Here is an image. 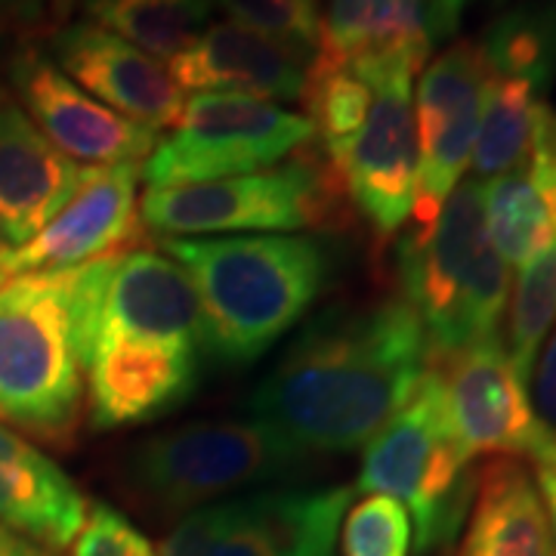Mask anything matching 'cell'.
Segmentation results:
<instances>
[{
    "label": "cell",
    "mask_w": 556,
    "mask_h": 556,
    "mask_svg": "<svg viewBox=\"0 0 556 556\" xmlns=\"http://www.w3.org/2000/svg\"><path fill=\"white\" fill-rule=\"evenodd\" d=\"M427 371V338L405 300L338 306L288 343L254 387L248 412L303 455H353Z\"/></svg>",
    "instance_id": "obj_1"
},
{
    "label": "cell",
    "mask_w": 556,
    "mask_h": 556,
    "mask_svg": "<svg viewBox=\"0 0 556 556\" xmlns=\"http://www.w3.org/2000/svg\"><path fill=\"white\" fill-rule=\"evenodd\" d=\"M199 294L204 353L254 365L316 306L328 281V248L313 236L161 239Z\"/></svg>",
    "instance_id": "obj_2"
},
{
    "label": "cell",
    "mask_w": 556,
    "mask_h": 556,
    "mask_svg": "<svg viewBox=\"0 0 556 556\" xmlns=\"http://www.w3.org/2000/svg\"><path fill=\"white\" fill-rule=\"evenodd\" d=\"M402 300L420 318L430 368H442L482 340L504 338L510 269L485 236L482 182L464 179L430 229L399 248Z\"/></svg>",
    "instance_id": "obj_3"
},
{
    "label": "cell",
    "mask_w": 556,
    "mask_h": 556,
    "mask_svg": "<svg viewBox=\"0 0 556 556\" xmlns=\"http://www.w3.org/2000/svg\"><path fill=\"white\" fill-rule=\"evenodd\" d=\"M316 467V457L266 430L260 420H189L164 427L124 448L115 482L146 517L177 522L186 514L278 485Z\"/></svg>",
    "instance_id": "obj_4"
},
{
    "label": "cell",
    "mask_w": 556,
    "mask_h": 556,
    "mask_svg": "<svg viewBox=\"0 0 556 556\" xmlns=\"http://www.w3.org/2000/svg\"><path fill=\"white\" fill-rule=\"evenodd\" d=\"M84 368L60 273L0 285V424L68 452L84 424Z\"/></svg>",
    "instance_id": "obj_5"
},
{
    "label": "cell",
    "mask_w": 556,
    "mask_h": 556,
    "mask_svg": "<svg viewBox=\"0 0 556 556\" xmlns=\"http://www.w3.org/2000/svg\"><path fill=\"white\" fill-rule=\"evenodd\" d=\"M452 424L445 383L430 368L412 399L362 448L353 492L399 501L412 517L417 554L452 544L467 519L477 477Z\"/></svg>",
    "instance_id": "obj_6"
},
{
    "label": "cell",
    "mask_w": 556,
    "mask_h": 556,
    "mask_svg": "<svg viewBox=\"0 0 556 556\" xmlns=\"http://www.w3.org/2000/svg\"><path fill=\"white\" fill-rule=\"evenodd\" d=\"M350 204L334 170L313 146L278 167L248 177L149 186L139 199L146 236L159 239H223L285 236L318 229Z\"/></svg>",
    "instance_id": "obj_7"
},
{
    "label": "cell",
    "mask_w": 556,
    "mask_h": 556,
    "mask_svg": "<svg viewBox=\"0 0 556 556\" xmlns=\"http://www.w3.org/2000/svg\"><path fill=\"white\" fill-rule=\"evenodd\" d=\"M60 276L80 362L109 338H152L204 350L199 294L161 248H130Z\"/></svg>",
    "instance_id": "obj_8"
},
{
    "label": "cell",
    "mask_w": 556,
    "mask_h": 556,
    "mask_svg": "<svg viewBox=\"0 0 556 556\" xmlns=\"http://www.w3.org/2000/svg\"><path fill=\"white\" fill-rule=\"evenodd\" d=\"M313 142L306 115L241 93H192L174 130L142 161V182L177 186L248 177L294 159Z\"/></svg>",
    "instance_id": "obj_9"
},
{
    "label": "cell",
    "mask_w": 556,
    "mask_h": 556,
    "mask_svg": "<svg viewBox=\"0 0 556 556\" xmlns=\"http://www.w3.org/2000/svg\"><path fill=\"white\" fill-rule=\"evenodd\" d=\"M353 485H269L174 522L159 556H334Z\"/></svg>",
    "instance_id": "obj_10"
},
{
    "label": "cell",
    "mask_w": 556,
    "mask_h": 556,
    "mask_svg": "<svg viewBox=\"0 0 556 556\" xmlns=\"http://www.w3.org/2000/svg\"><path fill=\"white\" fill-rule=\"evenodd\" d=\"M371 87L368 115L340 152L334 177L350 207L371 229L378 244L393 241L412 219L417 192V124L412 62H368L350 65Z\"/></svg>",
    "instance_id": "obj_11"
},
{
    "label": "cell",
    "mask_w": 556,
    "mask_h": 556,
    "mask_svg": "<svg viewBox=\"0 0 556 556\" xmlns=\"http://www.w3.org/2000/svg\"><path fill=\"white\" fill-rule=\"evenodd\" d=\"M485 84L489 65L477 40H457L420 72L415 97V229H430L442 204L464 182L473 159Z\"/></svg>",
    "instance_id": "obj_12"
},
{
    "label": "cell",
    "mask_w": 556,
    "mask_h": 556,
    "mask_svg": "<svg viewBox=\"0 0 556 556\" xmlns=\"http://www.w3.org/2000/svg\"><path fill=\"white\" fill-rule=\"evenodd\" d=\"M7 75L20 100L16 105L65 159L90 167L142 164L159 142L155 130L124 118L80 90L53 62L40 38L16 40Z\"/></svg>",
    "instance_id": "obj_13"
},
{
    "label": "cell",
    "mask_w": 556,
    "mask_h": 556,
    "mask_svg": "<svg viewBox=\"0 0 556 556\" xmlns=\"http://www.w3.org/2000/svg\"><path fill=\"white\" fill-rule=\"evenodd\" d=\"M464 452L519 457L535 470H556V437L535 417L529 387L514 371L504 338L482 340L437 368Z\"/></svg>",
    "instance_id": "obj_14"
},
{
    "label": "cell",
    "mask_w": 556,
    "mask_h": 556,
    "mask_svg": "<svg viewBox=\"0 0 556 556\" xmlns=\"http://www.w3.org/2000/svg\"><path fill=\"white\" fill-rule=\"evenodd\" d=\"M204 350L152 338L100 340L84 362L87 424L124 430L177 412L195 393Z\"/></svg>",
    "instance_id": "obj_15"
},
{
    "label": "cell",
    "mask_w": 556,
    "mask_h": 556,
    "mask_svg": "<svg viewBox=\"0 0 556 556\" xmlns=\"http://www.w3.org/2000/svg\"><path fill=\"white\" fill-rule=\"evenodd\" d=\"M142 164L87 167V174L56 217L13 251L10 278L65 273L100 257L139 248L146 239L139 219Z\"/></svg>",
    "instance_id": "obj_16"
},
{
    "label": "cell",
    "mask_w": 556,
    "mask_h": 556,
    "mask_svg": "<svg viewBox=\"0 0 556 556\" xmlns=\"http://www.w3.org/2000/svg\"><path fill=\"white\" fill-rule=\"evenodd\" d=\"M43 47L80 90L124 118L161 134L182 115L186 97L167 65L97 22L72 20L53 25L43 35Z\"/></svg>",
    "instance_id": "obj_17"
},
{
    "label": "cell",
    "mask_w": 556,
    "mask_h": 556,
    "mask_svg": "<svg viewBox=\"0 0 556 556\" xmlns=\"http://www.w3.org/2000/svg\"><path fill=\"white\" fill-rule=\"evenodd\" d=\"M294 43L269 38L232 20L211 22L189 50L167 62L179 90L192 93H241L257 100L300 102L309 62Z\"/></svg>",
    "instance_id": "obj_18"
},
{
    "label": "cell",
    "mask_w": 556,
    "mask_h": 556,
    "mask_svg": "<svg viewBox=\"0 0 556 556\" xmlns=\"http://www.w3.org/2000/svg\"><path fill=\"white\" fill-rule=\"evenodd\" d=\"M90 164L65 159L16 102H0V236L31 241L75 195Z\"/></svg>",
    "instance_id": "obj_19"
},
{
    "label": "cell",
    "mask_w": 556,
    "mask_h": 556,
    "mask_svg": "<svg viewBox=\"0 0 556 556\" xmlns=\"http://www.w3.org/2000/svg\"><path fill=\"white\" fill-rule=\"evenodd\" d=\"M87 510V497L60 464L0 424V526L60 554L78 538Z\"/></svg>",
    "instance_id": "obj_20"
},
{
    "label": "cell",
    "mask_w": 556,
    "mask_h": 556,
    "mask_svg": "<svg viewBox=\"0 0 556 556\" xmlns=\"http://www.w3.org/2000/svg\"><path fill=\"white\" fill-rule=\"evenodd\" d=\"M457 556H556L551 519L526 460L492 457L479 470Z\"/></svg>",
    "instance_id": "obj_21"
},
{
    "label": "cell",
    "mask_w": 556,
    "mask_h": 556,
    "mask_svg": "<svg viewBox=\"0 0 556 556\" xmlns=\"http://www.w3.org/2000/svg\"><path fill=\"white\" fill-rule=\"evenodd\" d=\"M316 53L340 65L412 62L424 72L433 53L424 0H328Z\"/></svg>",
    "instance_id": "obj_22"
},
{
    "label": "cell",
    "mask_w": 556,
    "mask_h": 556,
    "mask_svg": "<svg viewBox=\"0 0 556 556\" xmlns=\"http://www.w3.org/2000/svg\"><path fill=\"white\" fill-rule=\"evenodd\" d=\"M547 102L522 80L489 75L473 142V179H495L529 167Z\"/></svg>",
    "instance_id": "obj_23"
},
{
    "label": "cell",
    "mask_w": 556,
    "mask_h": 556,
    "mask_svg": "<svg viewBox=\"0 0 556 556\" xmlns=\"http://www.w3.org/2000/svg\"><path fill=\"white\" fill-rule=\"evenodd\" d=\"M489 75L522 80L544 97L556 80V0L507 7L479 40Z\"/></svg>",
    "instance_id": "obj_24"
},
{
    "label": "cell",
    "mask_w": 556,
    "mask_h": 556,
    "mask_svg": "<svg viewBox=\"0 0 556 556\" xmlns=\"http://www.w3.org/2000/svg\"><path fill=\"white\" fill-rule=\"evenodd\" d=\"M217 0H93L80 20L109 28L142 53L170 62L207 31Z\"/></svg>",
    "instance_id": "obj_25"
},
{
    "label": "cell",
    "mask_w": 556,
    "mask_h": 556,
    "mask_svg": "<svg viewBox=\"0 0 556 556\" xmlns=\"http://www.w3.org/2000/svg\"><path fill=\"white\" fill-rule=\"evenodd\" d=\"M482 219L495 254L507 266H526L556 244V217L529 167L482 182Z\"/></svg>",
    "instance_id": "obj_26"
},
{
    "label": "cell",
    "mask_w": 556,
    "mask_h": 556,
    "mask_svg": "<svg viewBox=\"0 0 556 556\" xmlns=\"http://www.w3.org/2000/svg\"><path fill=\"white\" fill-rule=\"evenodd\" d=\"M300 102L306 109V121L313 124L309 146L325 159V164H334L368 115L371 87L350 65H340L316 53L309 62L306 90Z\"/></svg>",
    "instance_id": "obj_27"
},
{
    "label": "cell",
    "mask_w": 556,
    "mask_h": 556,
    "mask_svg": "<svg viewBox=\"0 0 556 556\" xmlns=\"http://www.w3.org/2000/svg\"><path fill=\"white\" fill-rule=\"evenodd\" d=\"M504 318H507L504 350L519 380L529 387L538 353L556 325V244H551L535 260H529L526 266H519L517 281L510 285Z\"/></svg>",
    "instance_id": "obj_28"
},
{
    "label": "cell",
    "mask_w": 556,
    "mask_h": 556,
    "mask_svg": "<svg viewBox=\"0 0 556 556\" xmlns=\"http://www.w3.org/2000/svg\"><path fill=\"white\" fill-rule=\"evenodd\" d=\"M343 556H408L412 517L408 510L383 495H365L353 504L340 526Z\"/></svg>",
    "instance_id": "obj_29"
},
{
    "label": "cell",
    "mask_w": 556,
    "mask_h": 556,
    "mask_svg": "<svg viewBox=\"0 0 556 556\" xmlns=\"http://www.w3.org/2000/svg\"><path fill=\"white\" fill-rule=\"evenodd\" d=\"M229 20L241 22L269 38L294 43L306 53L318 50L321 7L318 0H217Z\"/></svg>",
    "instance_id": "obj_30"
},
{
    "label": "cell",
    "mask_w": 556,
    "mask_h": 556,
    "mask_svg": "<svg viewBox=\"0 0 556 556\" xmlns=\"http://www.w3.org/2000/svg\"><path fill=\"white\" fill-rule=\"evenodd\" d=\"M72 556H159V551L115 507L93 504L72 541Z\"/></svg>",
    "instance_id": "obj_31"
},
{
    "label": "cell",
    "mask_w": 556,
    "mask_h": 556,
    "mask_svg": "<svg viewBox=\"0 0 556 556\" xmlns=\"http://www.w3.org/2000/svg\"><path fill=\"white\" fill-rule=\"evenodd\" d=\"M529 383H532V396L529 399H532L535 417L544 430H551L556 437V331L544 340Z\"/></svg>",
    "instance_id": "obj_32"
},
{
    "label": "cell",
    "mask_w": 556,
    "mask_h": 556,
    "mask_svg": "<svg viewBox=\"0 0 556 556\" xmlns=\"http://www.w3.org/2000/svg\"><path fill=\"white\" fill-rule=\"evenodd\" d=\"M529 174L541 186V192L547 195L556 217V112L551 105L544 109V118H541V127H538L535 152H532V161H529Z\"/></svg>",
    "instance_id": "obj_33"
},
{
    "label": "cell",
    "mask_w": 556,
    "mask_h": 556,
    "mask_svg": "<svg viewBox=\"0 0 556 556\" xmlns=\"http://www.w3.org/2000/svg\"><path fill=\"white\" fill-rule=\"evenodd\" d=\"M47 31H50V16L43 0H0V35H16L25 40Z\"/></svg>",
    "instance_id": "obj_34"
},
{
    "label": "cell",
    "mask_w": 556,
    "mask_h": 556,
    "mask_svg": "<svg viewBox=\"0 0 556 556\" xmlns=\"http://www.w3.org/2000/svg\"><path fill=\"white\" fill-rule=\"evenodd\" d=\"M470 3L473 0H424V22H427V35L433 47L455 38Z\"/></svg>",
    "instance_id": "obj_35"
},
{
    "label": "cell",
    "mask_w": 556,
    "mask_h": 556,
    "mask_svg": "<svg viewBox=\"0 0 556 556\" xmlns=\"http://www.w3.org/2000/svg\"><path fill=\"white\" fill-rule=\"evenodd\" d=\"M0 556H60L56 551H47V547H40L35 541H28V538L16 535V532H10V529H3L0 526Z\"/></svg>",
    "instance_id": "obj_36"
},
{
    "label": "cell",
    "mask_w": 556,
    "mask_h": 556,
    "mask_svg": "<svg viewBox=\"0 0 556 556\" xmlns=\"http://www.w3.org/2000/svg\"><path fill=\"white\" fill-rule=\"evenodd\" d=\"M43 3H47L50 28H53V25H65V22L80 20L84 10H87L93 0H43Z\"/></svg>",
    "instance_id": "obj_37"
},
{
    "label": "cell",
    "mask_w": 556,
    "mask_h": 556,
    "mask_svg": "<svg viewBox=\"0 0 556 556\" xmlns=\"http://www.w3.org/2000/svg\"><path fill=\"white\" fill-rule=\"evenodd\" d=\"M538 492L544 501V510L551 519V532H554V551H556V470H535Z\"/></svg>",
    "instance_id": "obj_38"
},
{
    "label": "cell",
    "mask_w": 556,
    "mask_h": 556,
    "mask_svg": "<svg viewBox=\"0 0 556 556\" xmlns=\"http://www.w3.org/2000/svg\"><path fill=\"white\" fill-rule=\"evenodd\" d=\"M13 251H16V248L0 236V285L10 281V260H13Z\"/></svg>",
    "instance_id": "obj_39"
},
{
    "label": "cell",
    "mask_w": 556,
    "mask_h": 556,
    "mask_svg": "<svg viewBox=\"0 0 556 556\" xmlns=\"http://www.w3.org/2000/svg\"><path fill=\"white\" fill-rule=\"evenodd\" d=\"M7 100V97H3V80H0V102Z\"/></svg>",
    "instance_id": "obj_40"
}]
</instances>
